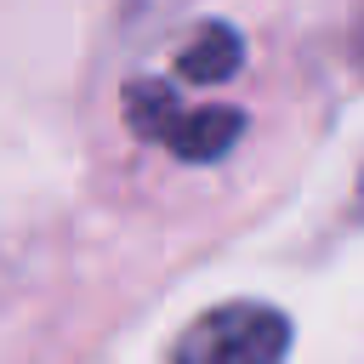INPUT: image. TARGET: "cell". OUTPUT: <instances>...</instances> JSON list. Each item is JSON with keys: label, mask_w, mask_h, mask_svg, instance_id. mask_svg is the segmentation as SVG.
<instances>
[{"label": "cell", "mask_w": 364, "mask_h": 364, "mask_svg": "<svg viewBox=\"0 0 364 364\" xmlns=\"http://www.w3.org/2000/svg\"><path fill=\"white\" fill-rule=\"evenodd\" d=\"M182 80H193V85H216V80H228L233 68H239V34L233 28H222V23H205V28H193V40L182 46Z\"/></svg>", "instance_id": "3957f363"}, {"label": "cell", "mask_w": 364, "mask_h": 364, "mask_svg": "<svg viewBox=\"0 0 364 364\" xmlns=\"http://www.w3.org/2000/svg\"><path fill=\"white\" fill-rule=\"evenodd\" d=\"M131 6H136V11H154V6H165V0H131Z\"/></svg>", "instance_id": "277c9868"}, {"label": "cell", "mask_w": 364, "mask_h": 364, "mask_svg": "<svg viewBox=\"0 0 364 364\" xmlns=\"http://www.w3.org/2000/svg\"><path fill=\"white\" fill-rule=\"evenodd\" d=\"M284 347H290V318L279 307L228 301L182 330L171 364H284Z\"/></svg>", "instance_id": "6da1fadb"}, {"label": "cell", "mask_w": 364, "mask_h": 364, "mask_svg": "<svg viewBox=\"0 0 364 364\" xmlns=\"http://www.w3.org/2000/svg\"><path fill=\"white\" fill-rule=\"evenodd\" d=\"M125 114H131V125H136L142 136L165 142V148L182 154V159H216V154L233 142V131L245 125L233 108H182L159 80L131 85Z\"/></svg>", "instance_id": "7a4b0ae2"}]
</instances>
